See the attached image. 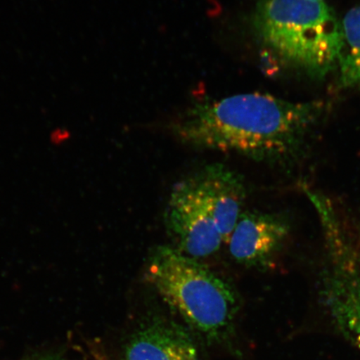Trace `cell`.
Listing matches in <instances>:
<instances>
[{
	"label": "cell",
	"mask_w": 360,
	"mask_h": 360,
	"mask_svg": "<svg viewBox=\"0 0 360 360\" xmlns=\"http://www.w3.org/2000/svg\"><path fill=\"white\" fill-rule=\"evenodd\" d=\"M314 1H323V0H314Z\"/></svg>",
	"instance_id": "8fae6325"
},
{
	"label": "cell",
	"mask_w": 360,
	"mask_h": 360,
	"mask_svg": "<svg viewBox=\"0 0 360 360\" xmlns=\"http://www.w3.org/2000/svg\"><path fill=\"white\" fill-rule=\"evenodd\" d=\"M38 360H60V359H38Z\"/></svg>",
	"instance_id": "30bf717a"
},
{
	"label": "cell",
	"mask_w": 360,
	"mask_h": 360,
	"mask_svg": "<svg viewBox=\"0 0 360 360\" xmlns=\"http://www.w3.org/2000/svg\"><path fill=\"white\" fill-rule=\"evenodd\" d=\"M321 220L325 264L321 295L334 325L360 349V268L356 249L330 200L319 192L310 193Z\"/></svg>",
	"instance_id": "277c9868"
},
{
	"label": "cell",
	"mask_w": 360,
	"mask_h": 360,
	"mask_svg": "<svg viewBox=\"0 0 360 360\" xmlns=\"http://www.w3.org/2000/svg\"><path fill=\"white\" fill-rule=\"evenodd\" d=\"M251 22L260 44L292 70L323 79L338 69L343 30L326 3L258 0Z\"/></svg>",
	"instance_id": "7a4b0ae2"
},
{
	"label": "cell",
	"mask_w": 360,
	"mask_h": 360,
	"mask_svg": "<svg viewBox=\"0 0 360 360\" xmlns=\"http://www.w3.org/2000/svg\"><path fill=\"white\" fill-rule=\"evenodd\" d=\"M326 110L321 101L290 102L268 94H240L193 103L169 129L184 145L200 150L281 162L303 152Z\"/></svg>",
	"instance_id": "6da1fadb"
},
{
	"label": "cell",
	"mask_w": 360,
	"mask_h": 360,
	"mask_svg": "<svg viewBox=\"0 0 360 360\" xmlns=\"http://www.w3.org/2000/svg\"><path fill=\"white\" fill-rule=\"evenodd\" d=\"M341 25L344 45L338 65L339 85L345 89H360V6L351 8Z\"/></svg>",
	"instance_id": "9c48e42d"
},
{
	"label": "cell",
	"mask_w": 360,
	"mask_h": 360,
	"mask_svg": "<svg viewBox=\"0 0 360 360\" xmlns=\"http://www.w3.org/2000/svg\"><path fill=\"white\" fill-rule=\"evenodd\" d=\"M126 360H200L191 338L173 323L154 321L129 340Z\"/></svg>",
	"instance_id": "ba28073f"
},
{
	"label": "cell",
	"mask_w": 360,
	"mask_h": 360,
	"mask_svg": "<svg viewBox=\"0 0 360 360\" xmlns=\"http://www.w3.org/2000/svg\"><path fill=\"white\" fill-rule=\"evenodd\" d=\"M146 280L188 325L219 340L232 327L238 307L236 291L200 260L172 245L156 247L147 261Z\"/></svg>",
	"instance_id": "3957f363"
},
{
	"label": "cell",
	"mask_w": 360,
	"mask_h": 360,
	"mask_svg": "<svg viewBox=\"0 0 360 360\" xmlns=\"http://www.w3.org/2000/svg\"><path fill=\"white\" fill-rule=\"evenodd\" d=\"M216 226L228 243L244 211L246 188L235 171L222 164L206 165L193 174Z\"/></svg>",
	"instance_id": "52a82bcc"
},
{
	"label": "cell",
	"mask_w": 360,
	"mask_h": 360,
	"mask_svg": "<svg viewBox=\"0 0 360 360\" xmlns=\"http://www.w3.org/2000/svg\"><path fill=\"white\" fill-rule=\"evenodd\" d=\"M286 219L276 214L244 211L228 241L229 254L245 267H267L290 236Z\"/></svg>",
	"instance_id": "8992f818"
},
{
	"label": "cell",
	"mask_w": 360,
	"mask_h": 360,
	"mask_svg": "<svg viewBox=\"0 0 360 360\" xmlns=\"http://www.w3.org/2000/svg\"><path fill=\"white\" fill-rule=\"evenodd\" d=\"M173 247L190 257H210L224 244L193 175L175 184L164 214Z\"/></svg>",
	"instance_id": "5b68a950"
}]
</instances>
